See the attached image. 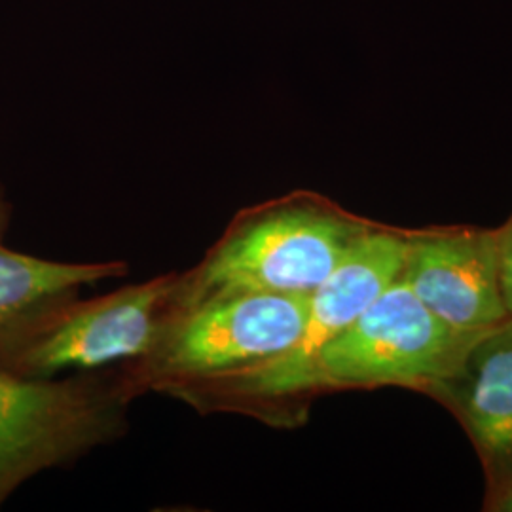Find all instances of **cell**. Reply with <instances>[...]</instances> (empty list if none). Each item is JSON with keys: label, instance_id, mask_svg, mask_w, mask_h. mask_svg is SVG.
<instances>
[{"label": "cell", "instance_id": "10", "mask_svg": "<svg viewBox=\"0 0 512 512\" xmlns=\"http://www.w3.org/2000/svg\"><path fill=\"white\" fill-rule=\"evenodd\" d=\"M497 238V260H499V277L505 308L512 315V213L503 226L495 228Z\"/></svg>", "mask_w": 512, "mask_h": 512}, {"label": "cell", "instance_id": "8", "mask_svg": "<svg viewBox=\"0 0 512 512\" xmlns=\"http://www.w3.org/2000/svg\"><path fill=\"white\" fill-rule=\"evenodd\" d=\"M425 395L444 404L475 444L488 490L512 475V315L480 330Z\"/></svg>", "mask_w": 512, "mask_h": 512}, {"label": "cell", "instance_id": "11", "mask_svg": "<svg viewBox=\"0 0 512 512\" xmlns=\"http://www.w3.org/2000/svg\"><path fill=\"white\" fill-rule=\"evenodd\" d=\"M484 511L512 512V475L507 476L494 488L486 490Z\"/></svg>", "mask_w": 512, "mask_h": 512}, {"label": "cell", "instance_id": "1", "mask_svg": "<svg viewBox=\"0 0 512 512\" xmlns=\"http://www.w3.org/2000/svg\"><path fill=\"white\" fill-rule=\"evenodd\" d=\"M404 232L376 224L351 249L311 294L304 330L283 355L238 374L167 385L162 393L202 414H241L279 429L302 425L311 406L306 385L317 355L399 277Z\"/></svg>", "mask_w": 512, "mask_h": 512}, {"label": "cell", "instance_id": "3", "mask_svg": "<svg viewBox=\"0 0 512 512\" xmlns=\"http://www.w3.org/2000/svg\"><path fill=\"white\" fill-rule=\"evenodd\" d=\"M137 397L122 366L63 380L0 370V507L27 480L120 439Z\"/></svg>", "mask_w": 512, "mask_h": 512}, {"label": "cell", "instance_id": "7", "mask_svg": "<svg viewBox=\"0 0 512 512\" xmlns=\"http://www.w3.org/2000/svg\"><path fill=\"white\" fill-rule=\"evenodd\" d=\"M399 279L452 329L480 332L509 317L490 228L406 230Z\"/></svg>", "mask_w": 512, "mask_h": 512}, {"label": "cell", "instance_id": "4", "mask_svg": "<svg viewBox=\"0 0 512 512\" xmlns=\"http://www.w3.org/2000/svg\"><path fill=\"white\" fill-rule=\"evenodd\" d=\"M310 296L224 291L190 302L145 359L122 365L135 393L238 374L283 355L298 342Z\"/></svg>", "mask_w": 512, "mask_h": 512}, {"label": "cell", "instance_id": "2", "mask_svg": "<svg viewBox=\"0 0 512 512\" xmlns=\"http://www.w3.org/2000/svg\"><path fill=\"white\" fill-rule=\"evenodd\" d=\"M376 224L310 190L245 207L184 272L186 306L224 291L311 296Z\"/></svg>", "mask_w": 512, "mask_h": 512}, {"label": "cell", "instance_id": "5", "mask_svg": "<svg viewBox=\"0 0 512 512\" xmlns=\"http://www.w3.org/2000/svg\"><path fill=\"white\" fill-rule=\"evenodd\" d=\"M184 272L156 275L109 294L65 298L23 336L0 370L55 378L63 370H107L145 359L186 306Z\"/></svg>", "mask_w": 512, "mask_h": 512}, {"label": "cell", "instance_id": "6", "mask_svg": "<svg viewBox=\"0 0 512 512\" xmlns=\"http://www.w3.org/2000/svg\"><path fill=\"white\" fill-rule=\"evenodd\" d=\"M476 332L452 329L397 277L348 329L321 349L308 403L330 391L406 387L427 391L456 365Z\"/></svg>", "mask_w": 512, "mask_h": 512}, {"label": "cell", "instance_id": "9", "mask_svg": "<svg viewBox=\"0 0 512 512\" xmlns=\"http://www.w3.org/2000/svg\"><path fill=\"white\" fill-rule=\"evenodd\" d=\"M12 205L0 186V368L38 319L86 285L128 275V262H59L6 245Z\"/></svg>", "mask_w": 512, "mask_h": 512}]
</instances>
